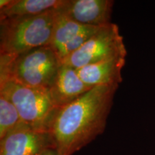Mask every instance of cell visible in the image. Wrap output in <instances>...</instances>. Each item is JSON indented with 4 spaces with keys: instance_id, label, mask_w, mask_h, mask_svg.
I'll return each mask as SVG.
<instances>
[{
    "instance_id": "cell-1",
    "label": "cell",
    "mask_w": 155,
    "mask_h": 155,
    "mask_svg": "<svg viewBox=\"0 0 155 155\" xmlns=\"http://www.w3.org/2000/svg\"><path fill=\"white\" fill-rule=\"evenodd\" d=\"M119 86H96L74 101L56 108L50 124L59 155H73L105 131Z\"/></svg>"
},
{
    "instance_id": "cell-2",
    "label": "cell",
    "mask_w": 155,
    "mask_h": 155,
    "mask_svg": "<svg viewBox=\"0 0 155 155\" xmlns=\"http://www.w3.org/2000/svg\"><path fill=\"white\" fill-rule=\"evenodd\" d=\"M55 10L35 16L0 20V55L15 57L29 50L50 45Z\"/></svg>"
},
{
    "instance_id": "cell-3",
    "label": "cell",
    "mask_w": 155,
    "mask_h": 155,
    "mask_svg": "<svg viewBox=\"0 0 155 155\" xmlns=\"http://www.w3.org/2000/svg\"><path fill=\"white\" fill-rule=\"evenodd\" d=\"M61 62L50 45L11 58L0 55V78H8L26 86L49 90Z\"/></svg>"
},
{
    "instance_id": "cell-4",
    "label": "cell",
    "mask_w": 155,
    "mask_h": 155,
    "mask_svg": "<svg viewBox=\"0 0 155 155\" xmlns=\"http://www.w3.org/2000/svg\"><path fill=\"white\" fill-rule=\"evenodd\" d=\"M0 95L15 106L25 124L38 131H48L56 108L48 91L26 86L8 78H0Z\"/></svg>"
},
{
    "instance_id": "cell-5",
    "label": "cell",
    "mask_w": 155,
    "mask_h": 155,
    "mask_svg": "<svg viewBox=\"0 0 155 155\" xmlns=\"http://www.w3.org/2000/svg\"><path fill=\"white\" fill-rule=\"evenodd\" d=\"M127 55L119 27L114 23L102 26L83 45L61 63L75 69Z\"/></svg>"
},
{
    "instance_id": "cell-6",
    "label": "cell",
    "mask_w": 155,
    "mask_h": 155,
    "mask_svg": "<svg viewBox=\"0 0 155 155\" xmlns=\"http://www.w3.org/2000/svg\"><path fill=\"white\" fill-rule=\"evenodd\" d=\"M55 148L51 134L32 129L24 121L0 139V155H37Z\"/></svg>"
},
{
    "instance_id": "cell-7",
    "label": "cell",
    "mask_w": 155,
    "mask_h": 155,
    "mask_svg": "<svg viewBox=\"0 0 155 155\" xmlns=\"http://www.w3.org/2000/svg\"><path fill=\"white\" fill-rule=\"evenodd\" d=\"M113 0H64L58 8L75 22L101 27L111 22Z\"/></svg>"
},
{
    "instance_id": "cell-8",
    "label": "cell",
    "mask_w": 155,
    "mask_h": 155,
    "mask_svg": "<svg viewBox=\"0 0 155 155\" xmlns=\"http://www.w3.org/2000/svg\"><path fill=\"white\" fill-rule=\"evenodd\" d=\"M93 88L81 80L75 68L61 63L48 94L54 106L58 108L73 102Z\"/></svg>"
},
{
    "instance_id": "cell-9",
    "label": "cell",
    "mask_w": 155,
    "mask_h": 155,
    "mask_svg": "<svg viewBox=\"0 0 155 155\" xmlns=\"http://www.w3.org/2000/svg\"><path fill=\"white\" fill-rule=\"evenodd\" d=\"M124 65L125 58L119 57L75 70L81 80L91 87L119 86L122 81L121 70Z\"/></svg>"
},
{
    "instance_id": "cell-10",
    "label": "cell",
    "mask_w": 155,
    "mask_h": 155,
    "mask_svg": "<svg viewBox=\"0 0 155 155\" xmlns=\"http://www.w3.org/2000/svg\"><path fill=\"white\" fill-rule=\"evenodd\" d=\"M89 27L90 25H82L75 22L63 12L59 10L58 8L56 9L55 22L50 45L57 54L58 57H59L62 50L68 44Z\"/></svg>"
},
{
    "instance_id": "cell-11",
    "label": "cell",
    "mask_w": 155,
    "mask_h": 155,
    "mask_svg": "<svg viewBox=\"0 0 155 155\" xmlns=\"http://www.w3.org/2000/svg\"><path fill=\"white\" fill-rule=\"evenodd\" d=\"M63 2L64 0H11L7 7L0 9V20L38 15L57 9Z\"/></svg>"
},
{
    "instance_id": "cell-12",
    "label": "cell",
    "mask_w": 155,
    "mask_h": 155,
    "mask_svg": "<svg viewBox=\"0 0 155 155\" xmlns=\"http://www.w3.org/2000/svg\"><path fill=\"white\" fill-rule=\"evenodd\" d=\"M22 122L23 121L15 106L0 95V139Z\"/></svg>"
},
{
    "instance_id": "cell-13",
    "label": "cell",
    "mask_w": 155,
    "mask_h": 155,
    "mask_svg": "<svg viewBox=\"0 0 155 155\" xmlns=\"http://www.w3.org/2000/svg\"><path fill=\"white\" fill-rule=\"evenodd\" d=\"M37 155H59V154L55 148H48Z\"/></svg>"
},
{
    "instance_id": "cell-14",
    "label": "cell",
    "mask_w": 155,
    "mask_h": 155,
    "mask_svg": "<svg viewBox=\"0 0 155 155\" xmlns=\"http://www.w3.org/2000/svg\"><path fill=\"white\" fill-rule=\"evenodd\" d=\"M11 0H1L0 1V9H2L4 7H7L10 3Z\"/></svg>"
}]
</instances>
